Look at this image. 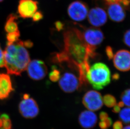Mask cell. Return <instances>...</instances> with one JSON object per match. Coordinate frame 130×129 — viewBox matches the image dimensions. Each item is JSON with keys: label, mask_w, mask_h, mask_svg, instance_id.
I'll list each match as a JSON object with an SVG mask.
<instances>
[{"label": "cell", "mask_w": 130, "mask_h": 129, "mask_svg": "<svg viewBox=\"0 0 130 129\" xmlns=\"http://www.w3.org/2000/svg\"><path fill=\"white\" fill-rule=\"evenodd\" d=\"M64 50L62 51L70 62L78 67L79 64L89 62L97 56L95 50L87 46L83 38L81 31L75 27L64 32Z\"/></svg>", "instance_id": "1"}, {"label": "cell", "mask_w": 130, "mask_h": 129, "mask_svg": "<svg viewBox=\"0 0 130 129\" xmlns=\"http://www.w3.org/2000/svg\"><path fill=\"white\" fill-rule=\"evenodd\" d=\"M24 41L19 39L14 43H7L4 52L5 67L9 74L20 76L27 69L30 62L29 54Z\"/></svg>", "instance_id": "2"}, {"label": "cell", "mask_w": 130, "mask_h": 129, "mask_svg": "<svg viewBox=\"0 0 130 129\" xmlns=\"http://www.w3.org/2000/svg\"><path fill=\"white\" fill-rule=\"evenodd\" d=\"M86 78L93 89L101 90L110 83V71L106 64L97 62L90 67Z\"/></svg>", "instance_id": "3"}, {"label": "cell", "mask_w": 130, "mask_h": 129, "mask_svg": "<svg viewBox=\"0 0 130 129\" xmlns=\"http://www.w3.org/2000/svg\"><path fill=\"white\" fill-rule=\"evenodd\" d=\"M19 110L21 115L26 119H33L38 115L39 109L36 100L28 94H24L19 104Z\"/></svg>", "instance_id": "4"}, {"label": "cell", "mask_w": 130, "mask_h": 129, "mask_svg": "<svg viewBox=\"0 0 130 129\" xmlns=\"http://www.w3.org/2000/svg\"><path fill=\"white\" fill-rule=\"evenodd\" d=\"M81 32L84 41L87 46L93 50H96L97 47L101 45L104 39L103 32L96 27L85 28Z\"/></svg>", "instance_id": "5"}, {"label": "cell", "mask_w": 130, "mask_h": 129, "mask_svg": "<svg viewBox=\"0 0 130 129\" xmlns=\"http://www.w3.org/2000/svg\"><path fill=\"white\" fill-rule=\"evenodd\" d=\"M59 85L60 89L67 93L74 92L82 86L78 76L69 71L65 72L61 76Z\"/></svg>", "instance_id": "6"}, {"label": "cell", "mask_w": 130, "mask_h": 129, "mask_svg": "<svg viewBox=\"0 0 130 129\" xmlns=\"http://www.w3.org/2000/svg\"><path fill=\"white\" fill-rule=\"evenodd\" d=\"M88 13V6L82 1H73L68 7V13L69 17L76 22H81L85 19Z\"/></svg>", "instance_id": "7"}, {"label": "cell", "mask_w": 130, "mask_h": 129, "mask_svg": "<svg viewBox=\"0 0 130 129\" xmlns=\"http://www.w3.org/2000/svg\"><path fill=\"white\" fill-rule=\"evenodd\" d=\"M27 70L29 78L35 80H42L48 73V69L45 63L40 60H34L30 61Z\"/></svg>", "instance_id": "8"}, {"label": "cell", "mask_w": 130, "mask_h": 129, "mask_svg": "<svg viewBox=\"0 0 130 129\" xmlns=\"http://www.w3.org/2000/svg\"><path fill=\"white\" fill-rule=\"evenodd\" d=\"M82 103L88 110L98 111L103 106V98L101 94L98 91H88L84 95Z\"/></svg>", "instance_id": "9"}, {"label": "cell", "mask_w": 130, "mask_h": 129, "mask_svg": "<svg viewBox=\"0 0 130 129\" xmlns=\"http://www.w3.org/2000/svg\"><path fill=\"white\" fill-rule=\"evenodd\" d=\"M113 64L117 69L122 72L130 70V52L120 50L117 52L113 58Z\"/></svg>", "instance_id": "10"}, {"label": "cell", "mask_w": 130, "mask_h": 129, "mask_svg": "<svg viewBox=\"0 0 130 129\" xmlns=\"http://www.w3.org/2000/svg\"><path fill=\"white\" fill-rule=\"evenodd\" d=\"M88 22L94 27H98L105 25L107 22V14L103 9L95 7L90 10L88 14Z\"/></svg>", "instance_id": "11"}, {"label": "cell", "mask_w": 130, "mask_h": 129, "mask_svg": "<svg viewBox=\"0 0 130 129\" xmlns=\"http://www.w3.org/2000/svg\"><path fill=\"white\" fill-rule=\"evenodd\" d=\"M38 3L35 0H20L18 6V12L22 18H32L37 11Z\"/></svg>", "instance_id": "12"}, {"label": "cell", "mask_w": 130, "mask_h": 129, "mask_svg": "<svg viewBox=\"0 0 130 129\" xmlns=\"http://www.w3.org/2000/svg\"><path fill=\"white\" fill-rule=\"evenodd\" d=\"M109 18L116 22H121L124 21L126 17L125 9L119 3L105 4Z\"/></svg>", "instance_id": "13"}, {"label": "cell", "mask_w": 130, "mask_h": 129, "mask_svg": "<svg viewBox=\"0 0 130 129\" xmlns=\"http://www.w3.org/2000/svg\"><path fill=\"white\" fill-rule=\"evenodd\" d=\"M98 118L93 111L85 110L80 114L78 117L79 124L82 128L91 129L96 126Z\"/></svg>", "instance_id": "14"}, {"label": "cell", "mask_w": 130, "mask_h": 129, "mask_svg": "<svg viewBox=\"0 0 130 129\" xmlns=\"http://www.w3.org/2000/svg\"><path fill=\"white\" fill-rule=\"evenodd\" d=\"M13 91L12 84L9 76L0 74V100H4L9 97Z\"/></svg>", "instance_id": "15"}, {"label": "cell", "mask_w": 130, "mask_h": 129, "mask_svg": "<svg viewBox=\"0 0 130 129\" xmlns=\"http://www.w3.org/2000/svg\"><path fill=\"white\" fill-rule=\"evenodd\" d=\"M17 16L14 14L12 13L9 15L4 27L5 31L7 33H13L19 31L18 26L17 22Z\"/></svg>", "instance_id": "16"}, {"label": "cell", "mask_w": 130, "mask_h": 129, "mask_svg": "<svg viewBox=\"0 0 130 129\" xmlns=\"http://www.w3.org/2000/svg\"><path fill=\"white\" fill-rule=\"evenodd\" d=\"M119 118L125 124H130V107L123 109L119 112Z\"/></svg>", "instance_id": "17"}, {"label": "cell", "mask_w": 130, "mask_h": 129, "mask_svg": "<svg viewBox=\"0 0 130 129\" xmlns=\"http://www.w3.org/2000/svg\"><path fill=\"white\" fill-rule=\"evenodd\" d=\"M2 120V127L1 129H12V123L9 115L3 114L0 116Z\"/></svg>", "instance_id": "18"}, {"label": "cell", "mask_w": 130, "mask_h": 129, "mask_svg": "<svg viewBox=\"0 0 130 129\" xmlns=\"http://www.w3.org/2000/svg\"><path fill=\"white\" fill-rule=\"evenodd\" d=\"M103 103L107 107L109 108L113 107L116 104V99L114 96L111 94L104 95L103 98Z\"/></svg>", "instance_id": "19"}, {"label": "cell", "mask_w": 130, "mask_h": 129, "mask_svg": "<svg viewBox=\"0 0 130 129\" xmlns=\"http://www.w3.org/2000/svg\"><path fill=\"white\" fill-rule=\"evenodd\" d=\"M61 77L60 71L56 66H53L52 71L49 73V78L51 81L56 82L58 81Z\"/></svg>", "instance_id": "20"}, {"label": "cell", "mask_w": 130, "mask_h": 129, "mask_svg": "<svg viewBox=\"0 0 130 129\" xmlns=\"http://www.w3.org/2000/svg\"><path fill=\"white\" fill-rule=\"evenodd\" d=\"M120 98L124 105L130 107V89L124 91L122 93Z\"/></svg>", "instance_id": "21"}, {"label": "cell", "mask_w": 130, "mask_h": 129, "mask_svg": "<svg viewBox=\"0 0 130 129\" xmlns=\"http://www.w3.org/2000/svg\"><path fill=\"white\" fill-rule=\"evenodd\" d=\"M20 37V32L19 30L13 33H8L6 35V39L8 42L14 43L19 40Z\"/></svg>", "instance_id": "22"}, {"label": "cell", "mask_w": 130, "mask_h": 129, "mask_svg": "<svg viewBox=\"0 0 130 129\" xmlns=\"http://www.w3.org/2000/svg\"><path fill=\"white\" fill-rule=\"evenodd\" d=\"M123 40L124 44L130 48V29H128L124 33Z\"/></svg>", "instance_id": "23"}, {"label": "cell", "mask_w": 130, "mask_h": 129, "mask_svg": "<svg viewBox=\"0 0 130 129\" xmlns=\"http://www.w3.org/2000/svg\"><path fill=\"white\" fill-rule=\"evenodd\" d=\"M105 52L109 60H112V59H113L115 54L113 52V49L110 46H108L106 47Z\"/></svg>", "instance_id": "24"}, {"label": "cell", "mask_w": 130, "mask_h": 129, "mask_svg": "<svg viewBox=\"0 0 130 129\" xmlns=\"http://www.w3.org/2000/svg\"><path fill=\"white\" fill-rule=\"evenodd\" d=\"M32 18L34 22H38L43 18V14L41 11H37L34 14Z\"/></svg>", "instance_id": "25"}, {"label": "cell", "mask_w": 130, "mask_h": 129, "mask_svg": "<svg viewBox=\"0 0 130 129\" xmlns=\"http://www.w3.org/2000/svg\"><path fill=\"white\" fill-rule=\"evenodd\" d=\"M119 3L125 10L130 9V0H120Z\"/></svg>", "instance_id": "26"}, {"label": "cell", "mask_w": 130, "mask_h": 129, "mask_svg": "<svg viewBox=\"0 0 130 129\" xmlns=\"http://www.w3.org/2000/svg\"><path fill=\"white\" fill-rule=\"evenodd\" d=\"M5 61L4 58V52L0 45V68L5 67Z\"/></svg>", "instance_id": "27"}, {"label": "cell", "mask_w": 130, "mask_h": 129, "mask_svg": "<svg viewBox=\"0 0 130 129\" xmlns=\"http://www.w3.org/2000/svg\"><path fill=\"white\" fill-rule=\"evenodd\" d=\"M55 26L57 30L60 31L64 29V25L62 22L60 21H57L55 23Z\"/></svg>", "instance_id": "28"}, {"label": "cell", "mask_w": 130, "mask_h": 129, "mask_svg": "<svg viewBox=\"0 0 130 129\" xmlns=\"http://www.w3.org/2000/svg\"><path fill=\"white\" fill-rule=\"evenodd\" d=\"M123 124L121 121H117L113 124V129H123Z\"/></svg>", "instance_id": "29"}, {"label": "cell", "mask_w": 130, "mask_h": 129, "mask_svg": "<svg viewBox=\"0 0 130 129\" xmlns=\"http://www.w3.org/2000/svg\"><path fill=\"white\" fill-rule=\"evenodd\" d=\"M108 115L107 113L104 112H102L100 114V119L101 121H104L108 118Z\"/></svg>", "instance_id": "30"}, {"label": "cell", "mask_w": 130, "mask_h": 129, "mask_svg": "<svg viewBox=\"0 0 130 129\" xmlns=\"http://www.w3.org/2000/svg\"><path fill=\"white\" fill-rule=\"evenodd\" d=\"M113 107L112 112L115 113H119V112L121 111V108L118 105V104H116Z\"/></svg>", "instance_id": "31"}, {"label": "cell", "mask_w": 130, "mask_h": 129, "mask_svg": "<svg viewBox=\"0 0 130 129\" xmlns=\"http://www.w3.org/2000/svg\"><path fill=\"white\" fill-rule=\"evenodd\" d=\"M99 126L102 129L107 128V124L104 121H101L99 123Z\"/></svg>", "instance_id": "32"}, {"label": "cell", "mask_w": 130, "mask_h": 129, "mask_svg": "<svg viewBox=\"0 0 130 129\" xmlns=\"http://www.w3.org/2000/svg\"><path fill=\"white\" fill-rule=\"evenodd\" d=\"M104 121L106 123L107 127H110L112 123V119L109 117H108L107 118V119H106Z\"/></svg>", "instance_id": "33"}, {"label": "cell", "mask_w": 130, "mask_h": 129, "mask_svg": "<svg viewBox=\"0 0 130 129\" xmlns=\"http://www.w3.org/2000/svg\"><path fill=\"white\" fill-rule=\"evenodd\" d=\"M105 4H109L112 3L118 2L120 0H104Z\"/></svg>", "instance_id": "34"}, {"label": "cell", "mask_w": 130, "mask_h": 129, "mask_svg": "<svg viewBox=\"0 0 130 129\" xmlns=\"http://www.w3.org/2000/svg\"><path fill=\"white\" fill-rule=\"evenodd\" d=\"M119 78H120V75L119 74L117 73H115L112 76V78L113 80H117L119 79Z\"/></svg>", "instance_id": "35"}, {"label": "cell", "mask_w": 130, "mask_h": 129, "mask_svg": "<svg viewBox=\"0 0 130 129\" xmlns=\"http://www.w3.org/2000/svg\"><path fill=\"white\" fill-rule=\"evenodd\" d=\"M118 105L120 106V108H121V107H123V106L125 105H124V103L122 102V101H120V102H119V103H118Z\"/></svg>", "instance_id": "36"}, {"label": "cell", "mask_w": 130, "mask_h": 129, "mask_svg": "<svg viewBox=\"0 0 130 129\" xmlns=\"http://www.w3.org/2000/svg\"><path fill=\"white\" fill-rule=\"evenodd\" d=\"M123 129H130V125L125 126V127H123Z\"/></svg>", "instance_id": "37"}, {"label": "cell", "mask_w": 130, "mask_h": 129, "mask_svg": "<svg viewBox=\"0 0 130 129\" xmlns=\"http://www.w3.org/2000/svg\"><path fill=\"white\" fill-rule=\"evenodd\" d=\"M4 0H0V2H2L3 1H4Z\"/></svg>", "instance_id": "38"}, {"label": "cell", "mask_w": 130, "mask_h": 129, "mask_svg": "<svg viewBox=\"0 0 130 129\" xmlns=\"http://www.w3.org/2000/svg\"><path fill=\"white\" fill-rule=\"evenodd\" d=\"M108 129L107 128H105V129Z\"/></svg>", "instance_id": "39"}]
</instances>
